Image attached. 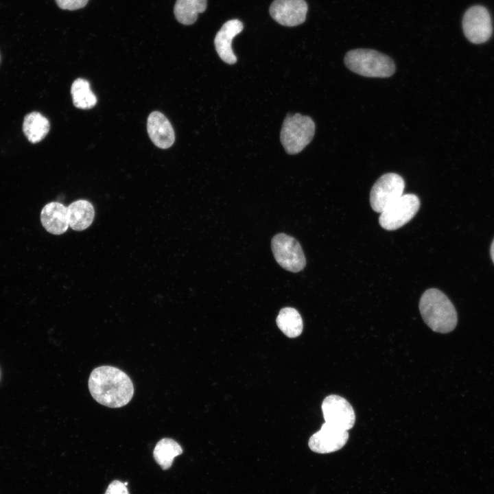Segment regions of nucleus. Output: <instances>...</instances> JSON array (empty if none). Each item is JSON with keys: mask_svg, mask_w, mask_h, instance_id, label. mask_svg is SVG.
Segmentation results:
<instances>
[{"mask_svg": "<svg viewBox=\"0 0 494 494\" xmlns=\"http://www.w3.org/2000/svg\"><path fill=\"white\" fill-rule=\"evenodd\" d=\"M89 388L96 401L113 408L124 406L134 395V386L129 376L110 366L93 369L89 376Z\"/></svg>", "mask_w": 494, "mask_h": 494, "instance_id": "f257e3e1", "label": "nucleus"}, {"mask_svg": "<svg viewBox=\"0 0 494 494\" xmlns=\"http://www.w3.org/2000/svg\"><path fill=\"white\" fill-rule=\"evenodd\" d=\"M71 93L73 103L78 108H91L97 103V98L91 90L90 84L85 79H76L71 85Z\"/></svg>", "mask_w": 494, "mask_h": 494, "instance_id": "aec40b11", "label": "nucleus"}, {"mask_svg": "<svg viewBox=\"0 0 494 494\" xmlns=\"http://www.w3.org/2000/svg\"><path fill=\"white\" fill-rule=\"evenodd\" d=\"M490 254H491V259L494 263V239L493 240L492 244L491 245Z\"/></svg>", "mask_w": 494, "mask_h": 494, "instance_id": "5701e85b", "label": "nucleus"}, {"mask_svg": "<svg viewBox=\"0 0 494 494\" xmlns=\"http://www.w3.org/2000/svg\"><path fill=\"white\" fill-rule=\"evenodd\" d=\"M315 124L309 117L301 114L287 115L282 125L280 139L289 154L301 152L313 139Z\"/></svg>", "mask_w": 494, "mask_h": 494, "instance_id": "20e7f679", "label": "nucleus"}, {"mask_svg": "<svg viewBox=\"0 0 494 494\" xmlns=\"http://www.w3.org/2000/svg\"><path fill=\"white\" fill-rule=\"evenodd\" d=\"M182 453L183 449L176 441L172 438H164L156 443L153 456L161 467L166 470L172 466L174 458Z\"/></svg>", "mask_w": 494, "mask_h": 494, "instance_id": "6ab92c4d", "label": "nucleus"}, {"mask_svg": "<svg viewBox=\"0 0 494 494\" xmlns=\"http://www.w3.org/2000/svg\"><path fill=\"white\" fill-rule=\"evenodd\" d=\"M23 130L27 139L36 143L43 140L49 132V122L40 113L32 112L25 115Z\"/></svg>", "mask_w": 494, "mask_h": 494, "instance_id": "dca6fc26", "label": "nucleus"}, {"mask_svg": "<svg viewBox=\"0 0 494 494\" xmlns=\"http://www.w3.org/2000/svg\"><path fill=\"white\" fill-rule=\"evenodd\" d=\"M419 207L420 200L416 195H402L380 213L379 223L388 231L398 229L414 217Z\"/></svg>", "mask_w": 494, "mask_h": 494, "instance_id": "39448f33", "label": "nucleus"}, {"mask_svg": "<svg viewBox=\"0 0 494 494\" xmlns=\"http://www.w3.org/2000/svg\"><path fill=\"white\" fill-rule=\"evenodd\" d=\"M325 422L340 430L351 429L355 421V414L351 405L343 397L331 395L322 403Z\"/></svg>", "mask_w": 494, "mask_h": 494, "instance_id": "6e6552de", "label": "nucleus"}, {"mask_svg": "<svg viewBox=\"0 0 494 494\" xmlns=\"http://www.w3.org/2000/svg\"><path fill=\"white\" fill-rule=\"evenodd\" d=\"M104 494H129V493L124 483L114 480L108 485Z\"/></svg>", "mask_w": 494, "mask_h": 494, "instance_id": "4be33fe9", "label": "nucleus"}, {"mask_svg": "<svg viewBox=\"0 0 494 494\" xmlns=\"http://www.w3.org/2000/svg\"><path fill=\"white\" fill-rule=\"evenodd\" d=\"M207 0H176L174 12L176 19L181 24L189 25L194 23L199 13L207 8Z\"/></svg>", "mask_w": 494, "mask_h": 494, "instance_id": "f3484780", "label": "nucleus"}, {"mask_svg": "<svg viewBox=\"0 0 494 494\" xmlns=\"http://www.w3.org/2000/svg\"><path fill=\"white\" fill-rule=\"evenodd\" d=\"M147 130L151 141L159 148H169L174 143V128L161 112L154 111L150 114L147 121Z\"/></svg>", "mask_w": 494, "mask_h": 494, "instance_id": "f8f14e48", "label": "nucleus"}, {"mask_svg": "<svg viewBox=\"0 0 494 494\" xmlns=\"http://www.w3.org/2000/svg\"><path fill=\"white\" fill-rule=\"evenodd\" d=\"M404 188V180L397 174L388 173L380 176L370 193V204L373 210L381 213L403 195Z\"/></svg>", "mask_w": 494, "mask_h": 494, "instance_id": "0eeeda50", "label": "nucleus"}, {"mask_svg": "<svg viewBox=\"0 0 494 494\" xmlns=\"http://www.w3.org/2000/svg\"><path fill=\"white\" fill-rule=\"evenodd\" d=\"M349 433L324 423L319 431L314 433L308 442L310 449L318 454H329L342 449L346 443Z\"/></svg>", "mask_w": 494, "mask_h": 494, "instance_id": "9d476101", "label": "nucleus"}, {"mask_svg": "<svg viewBox=\"0 0 494 494\" xmlns=\"http://www.w3.org/2000/svg\"><path fill=\"white\" fill-rule=\"evenodd\" d=\"M55 1L62 10H75L84 8L89 0H55Z\"/></svg>", "mask_w": 494, "mask_h": 494, "instance_id": "412c9836", "label": "nucleus"}, {"mask_svg": "<svg viewBox=\"0 0 494 494\" xmlns=\"http://www.w3.org/2000/svg\"><path fill=\"white\" fill-rule=\"evenodd\" d=\"M307 10L305 0H274L269 11L273 19L279 24L294 27L304 23Z\"/></svg>", "mask_w": 494, "mask_h": 494, "instance_id": "9b49d317", "label": "nucleus"}, {"mask_svg": "<svg viewBox=\"0 0 494 494\" xmlns=\"http://www.w3.org/2000/svg\"><path fill=\"white\" fill-rule=\"evenodd\" d=\"M463 32L471 43L486 42L492 34L491 20L487 10L480 5L469 8L462 19Z\"/></svg>", "mask_w": 494, "mask_h": 494, "instance_id": "1a4fd4ad", "label": "nucleus"}, {"mask_svg": "<svg viewBox=\"0 0 494 494\" xmlns=\"http://www.w3.org/2000/svg\"><path fill=\"white\" fill-rule=\"evenodd\" d=\"M344 61L349 70L365 77L388 78L395 71L393 60L374 49L351 50L346 54Z\"/></svg>", "mask_w": 494, "mask_h": 494, "instance_id": "7ed1b4c3", "label": "nucleus"}, {"mask_svg": "<svg viewBox=\"0 0 494 494\" xmlns=\"http://www.w3.org/2000/svg\"><path fill=\"white\" fill-rule=\"evenodd\" d=\"M271 248L277 262L284 269L292 272L302 270L306 259L299 242L294 237L279 233L273 237Z\"/></svg>", "mask_w": 494, "mask_h": 494, "instance_id": "423d86ee", "label": "nucleus"}, {"mask_svg": "<svg viewBox=\"0 0 494 494\" xmlns=\"http://www.w3.org/2000/svg\"><path fill=\"white\" fill-rule=\"evenodd\" d=\"M40 221L44 228L51 234L65 233L69 226L67 207L57 202L47 204L41 211Z\"/></svg>", "mask_w": 494, "mask_h": 494, "instance_id": "4468645a", "label": "nucleus"}, {"mask_svg": "<svg viewBox=\"0 0 494 494\" xmlns=\"http://www.w3.org/2000/svg\"><path fill=\"white\" fill-rule=\"evenodd\" d=\"M95 210L92 204L86 200H78L67 207L69 226L75 231H83L92 224Z\"/></svg>", "mask_w": 494, "mask_h": 494, "instance_id": "2eb2a0df", "label": "nucleus"}, {"mask_svg": "<svg viewBox=\"0 0 494 494\" xmlns=\"http://www.w3.org/2000/svg\"><path fill=\"white\" fill-rule=\"evenodd\" d=\"M419 311L425 324L434 331L447 333L454 329L458 316L448 297L440 290L430 288L419 301Z\"/></svg>", "mask_w": 494, "mask_h": 494, "instance_id": "f03ea898", "label": "nucleus"}, {"mask_svg": "<svg viewBox=\"0 0 494 494\" xmlns=\"http://www.w3.org/2000/svg\"><path fill=\"white\" fill-rule=\"evenodd\" d=\"M280 330L289 338H296L303 331V320L298 311L293 307L281 309L276 319Z\"/></svg>", "mask_w": 494, "mask_h": 494, "instance_id": "a211bd4d", "label": "nucleus"}, {"mask_svg": "<svg viewBox=\"0 0 494 494\" xmlns=\"http://www.w3.org/2000/svg\"><path fill=\"white\" fill-rule=\"evenodd\" d=\"M244 28L242 22L237 19L226 21L217 32L214 45L220 58L227 64H234L237 58L233 51L231 43L233 38Z\"/></svg>", "mask_w": 494, "mask_h": 494, "instance_id": "ddd939ff", "label": "nucleus"}]
</instances>
